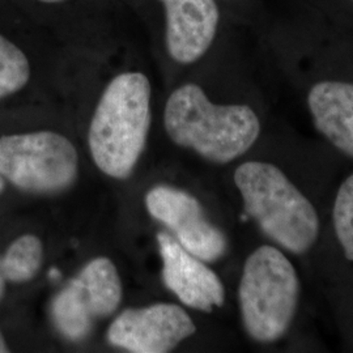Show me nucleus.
I'll list each match as a JSON object with an SVG mask.
<instances>
[{"label": "nucleus", "instance_id": "0eeeda50", "mask_svg": "<svg viewBox=\"0 0 353 353\" xmlns=\"http://www.w3.org/2000/svg\"><path fill=\"white\" fill-rule=\"evenodd\" d=\"M147 210L153 219L172 230L178 243L205 263L225 255V234L204 214L202 204L182 190L157 186L145 196Z\"/></svg>", "mask_w": 353, "mask_h": 353}, {"label": "nucleus", "instance_id": "ddd939ff", "mask_svg": "<svg viewBox=\"0 0 353 353\" xmlns=\"http://www.w3.org/2000/svg\"><path fill=\"white\" fill-rule=\"evenodd\" d=\"M30 79L26 52L0 34V100L17 93Z\"/></svg>", "mask_w": 353, "mask_h": 353}, {"label": "nucleus", "instance_id": "7ed1b4c3", "mask_svg": "<svg viewBox=\"0 0 353 353\" xmlns=\"http://www.w3.org/2000/svg\"><path fill=\"white\" fill-rule=\"evenodd\" d=\"M151 83L141 72L115 76L103 90L92 117L88 141L102 173L130 176L145 147L151 126Z\"/></svg>", "mask_w": 353, "mask_h": 353}, {"label": "nucleus", "instance_id": "f3484780", "mask_svg": "<svg viewBox=\"0 0 353 353\" xmlns=\"http://www.w3.org/2000/svg\"><path fill=\"white\" fill-rule=\"evenodd\" d=\"M8 352V348H7V344H6V341H4V338H3V335H1V332H0V353Z\"/></svg>", "mask_w": 353, "mask_h": 353}, {"label": "nucleus", "instance_id": "9b49d317", "mask_svg": "<svg viewBox=\"0 0 353 353\" xmlns=\"http://www.w3.org/2000/svg\"><path fill=\"white\" fill-rule=\"evenodd\" d=\"M306 106L318 134L353 159V80H316L306 92Z\"/></svg>", "mask_w": 353, "mask_h": 353}, {"label": "nucleus", "instance_id": "20e7f679", "mask_svg": "<svg viewBox=\"0 0 353 353\" xmlns=\"http://www.w3.org/2000/svg\"><path fill=\"white\" fill-rule=\"evenodd\" d=\"M301 300V280L290 256L274 243L248 256L239 285L241 318L252 341H281L294 322Z\"/></svg>", "mask_w": 353, "mask_h": 353}, {"label": "nucleus", "instance_id": "39448f33", "mask_svg": "<svg viewBox=\"0 0 353 353\" xmlns=\"http://www.w3.org/2000/svg\"><path fill=\"white\" fill-rule=\"evenodd\" d=\"M77 152L51 131L0 138V176L19 189L52 194L70 188L77 176Z\"/></svg>", "mask_w": 353, "mask_h": 353}, {"label": "nucleus", "instance_id": "9d476101", "mask_svg": "<svg viewBox=\"0 0 353 353\" xmlns=\"http://www.w3.org/2000/svg\"><path fill=\"white\" fill-rule=\"evenodd\" d=\"M163 259V279L186 306L211 313L225 303L223 281L205 262L183 249L178 241L165 233L157 234Z\"/></svg>", "mask_w": 353, "mask_h": 353}, {"label": "nucleus", "instance_id": "4468645a", "mask_svg": "<svg viewBox=\"0 0 353 353\" xmlns=\"http://www.w3.org/2000/svg\"><path fill=\"white\" fill-rule=\"evenodd\" d=\"M331 220L334 234L344 256L353 262V173L336 190Z\"/></svg>", "mask_w": 353, "mask_h": 353}, {"label": "nucleus", "instance_id": "f03ea898", "mask_svg": "<svg viewBox=\"0 0 353 353\" xmlns=\"http://www.w3.org/2000/svg\"><path fill=\"white\" fill-rule=\"evenodd\" d=\"M246 217L285 252L303 255L321 236V217L313 202L278 165L252 160L236 169Z\"/></svg>", "mask_w": 353, "mask_h": 353}, {"label": "nucleus", "instance_id": "1a4fd4ad", "mask_svg": "<svg viewBox=\"0 0 353 353\" xmlns=\"http://www.w3.org/2000/svg\"><path fill=\"white\" fill-rule=\"evenodd\" d=\"M165 13V45L179 64H192L211 49L220 26L216 0H160Z\"/></svg>", "mask_w": 353, "mask_h": 353}, {"label": "nucleus", "instance_id": "2eb2a0df", "mask_svg": "<svg viewBox=\"0 0 353 353\" xmlns=\"http://www.w3.org/2000/svg\"><path fill=\"white\" fill-rule=\"evenodd\" d=\"M341 7L353 16V0H339Z\"/></svg>", "mask_w": 353, "mask_h": 353}, {"label": "nucleus", "instance_id": "dca6fc26", "mask_svg": "<svg viewBox=\"0 0 353 353\" xmlns=\"http://www.w3.org/2000/svg\"><path fill=\"white\" fill-rule=\"evenodd\" d=\"M6 278L3 276V272H1V258H0V300L3 299L4 296V292H6Z\"/></svg>", "mask_w": 353, "mask_h": 353}, {"label": "nucleus", "instance_id": "f257e3e1", "mask_svg": "<svg viewBox=\"0 0 353 353\" xmlns=\"http://www.w3.org/2000/svg\"><path fill=\"white\" fill-rule=\"evenodd\" d=\"M164 123L176 145L216 164H228L243 156L262 132L261 118L252 106L214 103L192 83L178 87L169 96Z\"/></svg>", "mask_w": 353, "mask_h": 353}, {"label": "nucleus", "instance_id": "423d86ee", "mask_svg": "<svg viewBox=\"0 0 353 353\" xmlns=\"http://www.w3.org/2000/svg\"><path fill=\"white\" fill-rule=\"evenodd\" d=\"M122 300V283L113 262L96 258L61 290L51 303V318L65 339L88 336L94 322L110 316Z\"/></svg>", "mask_w": 353, "mask_h": 353}, {"label": "nucleus", "instance_id": "6ab92c4d", "mask_svg": "<svg viewBox=\"0 0 353 353\" xmlns=\"http://www.w3.org/2000/svg\"><path fill=\"white\" fill-rule=\"evenodd\" d=\"M3 190H4V178L0 176V194H1Z\"/></svg>", "mask_w": 353, "mask_h": 353}, {"label": "nucleus", "instance_id": "a211bd4d", "mask_svg": "<svg viewBox=\"0 0 353 353\" xmlns=\"http://www.w3.org/2000/svg\"><path fill=\"white\" fill-rule=\"evenodd\" d=\"M39 3H45V4H61V3H65L68 0H36Z\"/></svg>", "mask_w": 353, "mask_h": 353}, {"label": "nucleus", "instance_id": "f8f14e48", "mask_svg": "<svg viewBox=\"0 0 353 353\" xmlns=\"http://www.w3.org/2000/svg\"><path fill=\"white\" fill-rule=\"evenodd\" d=\"M43 258V246L38 237L24 234L13 241L1 258V272L7 281L26 283L37 275Z\"/></svg>", "mask_w": 353, "mask_h": 353}, {"label": "nucleus", "instance_id": "6e6552de", "mask_svg": "<svg viewBox=\"0 0 353 353\" xmlns=\"http://www.w3.org/2000/svg\"><path fill=\"white\" fill-rule=\"evenodd\" d=\"M195 331V323L181 306L156 303L128 309L117 316L108 331V341L128 352L165 353Z\"/></svg>", "mask_w": 353, "mask_h": 353}]
</instances>
